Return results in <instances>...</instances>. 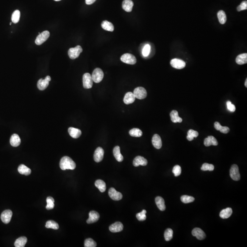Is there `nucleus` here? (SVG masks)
<instances>
[{"label": "nucleus", "mask_w": 247, "mask_h": 247, "mask_svg": "<svg viewBox=\"0 0 247 247\" xmlns=\"http://www.w3.org/2000/svg\"><path fill=\"white\" fill-rule=\"evenodd\" d=\"M60 167L62 170H74L76 167L75 162L69 157L65 156L61 158L60 162Z\"/></svg>", "instance_id": "f257e3e1"}, {"label": "nucleus", "mask_w": 247, "mask_h": 247, "mask_svg": "<svg viewBox=\"0 0 247 247\" xmlns=\"http://www.w3.org/2000/svg\"><path fill=\"white\" fill-rule=\"evenodd\" d=\"M82 52V48L81 46H77L75 48H71L69 49L68 54L71 59L74 60L79 57L80 54Z\"/></svg>", "instance_id": "f03ea898"}, {"label": "nucleus", "mask_w": 247, "mask_h": 247, "mask_svg": "<svg viewBox=\"0 0 247 247\" xmlns=\"http://www.w3.org/2000/svg\"><path fill=\"white\" fill-rule=\"evenodd\" d=\"M92 77L93 81L95 83H99L104 78V74L103 71L100 68H97L93 71Z\"/></svg>", "instance_id": "7ed1b4c3"}, {"label": "nucleus", "mask_w": 247, "mask_h": 247, "mask_svg": "<svg viewBox=\"0 0 247 247\" xmlns=\"http://www.w3.org/2000/svg\"><path fill=\"white\" fill-rule=\"evenodd\" d=\"M121 60L124 63L129 65H134L137 62V59L131 54L126 53L122 55Z\"/></svg>", "instance_id": "20e7f679"}, {"label": "nucleus", "mask_w": 247, "mask_h": 247, "mask_svg": "<svg viewBox=\"0 0 247 247\" xmlns=\"http://www.w3.org/2000/svg\"><path fill=\"white\" fill-rule=\"evenodd\" d=\"M83 87L86 89L92 88L93 85V80L92 76L89 73H86L83 75L82 77Z\"/></svg>", "instance_id": "39448f33"}, {"label": "nucleus", "mask_w": 247, "mask_h": 247, "mask_svg": "<svg viewBox=\"0 0 247 247\" xmlns=\"http://www.w3.org/2000/svg\"><path fill=\"white\" fill-rule=\"evenodd\" d=\"M50 36V33L48 31H45L41 34H39V35L37 37L35 42V44L38 46H40L43 44L49 38Z\"/></svg>", "instance_id": "423d86ee"}, {"label": "nucleus", "mask_w": 247, "mask_h": 247, "mask_svg": "<svg viewBox=\"0 0 247 247\" xmlns=\"http://www.w3.org/2000/svg\"><path fill=\"white\" fill-rule=\"evenodd\" d=\"M230 176L231 178L235 181H238L240 180V174L239 172V168L236 164H233L230 170Z\"/></svg>", "instance_id": "0eeeda50"}, {"label": "nucleus", "mask_w": 247, "mask_h": 247, "mask_svg": "<svg viewBox=\"0 0 247 247\" xmlns=\"http://www.w3.org/2000/svg\"><path fill=\"white\" fill-rule=\"evenodd\" d=\"M133 94L135 98L139 99H143L147 96L146 90L143 87H137L135 89Z\"/></svg>", "instance_id": "6e6552de"}, {"label": "nucleus", "mask_w": 247, "mask_h": 247, "mask_svg": "<svg viewBox=\"0 0 247 247\" xmlns=\"http://www.w3.org/2000/svg\"><path fill=\"white\" fill-rule=\"evenodd\" d=\"M51 81V76H47L45 79H40L38 81V83H37V87L39 90H45L49 84V82Z\"/></svg>", "instance_id": "1a4fd4ad"}, {"label": "nucleus", "mask_w": 247, "mask_h": 247, "mask_svg": "<svg viewBox=\"0 0 247 247\" xmlns=\"http://www.w3.org/2000/svg\"><path fill=\"white\" fill-rule=\"evenodd\" d=\"M170 64L172 67L177 69H182L185 68L186 63L185 61L178 59H173L170 62Z\"/></svg>", "instance_id": "9d476101"}, {"label": "nucleus", "mask_w": 247, "mask_h": 247, "mask_svg": "<svg viewBox=\"0 0 247 247\" xmlns=\"http://www.w3.org/2000/svg\"><path fill=\"white\" fill-rule=\"evenodd\" d=\"M109 195L110 197L114 201H120L123 197L121 193L117 191L114 188H111L109 190Z\"/></svg>", "instance_id": "9b49d317"}, {"label": "nucleus", "mask_w": 247, "mask_h": 247, "mask_svg": "<svg viewBox=\"0 0 247 247\" xmlns=\"http://www.w3.org/2000/svg\"><path fill=\"white\" fill-rule=\"evenodd\" d=\"M12 212L10 210H5L1 213V218L4 223H9L12 218Z\"/></svg>", "instance_id": "f8f14e48"}, {"label": "nucleus", "mask_w": 247, "mask_h": 247, "mask_svg": "<svg viewBox=\"0 0 247 247\" xmlns=\"http://www.w3.org/2000/svg\"><path fill=\"white\" fill-rule=\"evenodd\" d=\"M104 150L101 147H99L96 149L94 153V160L96 162H99L102 161L104 158Z\"/></svg>", "instance_id": "ddd939ff"}, {"label": "nucleus", "mask_w": 247, "mask_h": 247, "mask_svg": "<svg viewBox=\"0 0 247 247\" xmlns=\"http://www.w3.org/2000/svg\"><path fill=\"white\" fill-rule=\"evenodd\" d=\"M192 234L194 236L196 237L199 240H203L206 237V235L202 230L200 228H195L192 230Z\"/></svg>", "instance_id": "4468645a"}, {"label": "nucleus", "mask_w": 247, "mask_h": 247, "mask_svg": "<svg viewBox=\"0 0 247 247\" xmlns=\"http://www.w3.org/2000/svg\"><path fill=\"white\" fill-rule=\"evenodd\" d=\"M100 215L96 211H91L89 213V218L87 220L88 224L93 223L99 220Z\"/></svg>", "instance_id": "2eb2a0df"}, {"label": "nucleus", "mask_w": 247, "mask_h": 247, "mask_svg": "<svg viewBox=\"0 0 247 247\" xmlns=\"http://www.w3.org/2000/svg\"><path fill=\"white\" fill-rule=\"evenodd\" d=\"M124 226L121 222H116L110 226L109 229L112 232H118L122 231L123 229Z\"/></svg>", "instance_id": "dca6fc26"}, {"label": "nucleus", "mask_w": 247, "mask_h": 247, "mask_svg": "<svg viewBox=\"0 0 247 247\" xmlns=\"http://www.w3.org/2000/svg\"><path fill=\"white\" fill-rule=\"evenodd\" d=\"M133 164L135 167H138L140 165L146 166L147 164V160L143 157L139 156L135 157L134 159Z\"/></svg>", "instance_id": "f3484780"}, {"label": "nucleus", "mask_w": 247, "mask_h": 247, "mask_svg": "<svg viewBox=\"0 0 247 247\" xmlns=\"http://www.w3.org/2000/svg\"><path fill=\"white\" fill-rule=\"evenodd\" d=\"M152 143L155 148L159 149L162 146V142L160 136L158 135L155 134L152 138Z\"/></svg>", "instance_id": "a211bd4d"}, {"label": "nucleus", "mask_w": 247, "mask_h": 247, "mask_svg": "<svg viewBox=\"0 0 247 247\" xmlns=\"http://www.w3.org/2000/svg\"><path fill=\"white\" fill-rule=\"evenodd\" d=\"M10 142L11 146L13 147H17L20 145L21 139L19 135L16 134H14L11 136Z\"/></svg>", "instance_id": "6ab92c4d"}, {"label": "nucleus", "mask_w": 247, "mask_h": 247, "mask_svg": "<svg viewBox=\"0 0 247 247\" xmlns=\"http://www.w3.org/2000/svg\"><path fill=\"white\" fill-rule=\"evenodd\" d=\"M135 97L133 93L132 92H128L126 93L123 101L124 103L126 104H132L135 101Z\"/></svg>", "instance_id": "aec40b11"}, {"label": "nucleus", "mask_w": 247, "mask_h": 247, "mask_svg": "<svg viewBox=\"0 0 247 247\" xmlns=\"http://www.w3.org/2000/svg\"><path fill=\"white\" fill-rule=\"evenodd\" d=\"M133 6V2L132 0H124L123 1L122 8L126 12H132Z\"/></svg>", "instance_id": "412c9836"}, {"label": "nucleus", "mask_w": 247, "mask_h": 247, "mask_svg": "<svg viewBox=\"0 0 247 247\" xmlns=\"http://www.w3.org/2000/svg\"><path fill=\"white\" fill-rule=\"evenodd\" d=\"M68 132L71 137L75 139L78 138L82 135L80 129L73 127H70L68 129Z\"/></svg>", "instance_id": "4be33fe9"}, {"label": "nucleus", "mask_w": 247, "mask_h": 247, "mask_svg": "<svg viewBox=\"0 0 247 247\" xmlns=\"http://www.w3.org/2000/svg\"><path fill=\"white\" fill-rule=\"evenodd\" d=\"M204 143L205 146H209L211 145L217 146L218 145V140L213 137V136H209L204 140Z\"/></svg>", "instance_id": "5701e85b"}, {"label": "nucleus", "mask_w": 247, "mask_h": 247, "mask_svg": "<svg viewBox=\"0 0 247 247\" xmlns=\"http://www.w3.org/2000/svg\"><path fill=\"white\" fill-rule=\"evenodd\" d=\"M155 202L157 207L160 211H164L166 209V206L165 205V201L164 199L160 196H157L156 198Z\"/></svg>", "instance_id": "b1692460"}, {"label": "nucleus", "mask_w": 247, "mask_h": 247, "mask_svg": "<svg viewBox=\"0 0 247 247\" xmlns=\"http://www.w3.org/2000/svg\"><path fill=\"white\" fill-rule=\"evenodd\" d=\"M113 154L116 160L119 162H121L123 160V156L121 153V149L120 146H116L113 150Z\"/></svg>", "instance_id": "393cba45"}, {"label": "nucleus", "mask_w": 247, "mask_h": 247, "mask_svg": "<svg viewBox=\"0 0 247 247\" xmlns=\"http://www.w3.org/2000/svg\"><path fill=\"white\" fill-rule=\"evenodd\" d=\"M170 117L171 121L173 123H181L182 122V119L179 117L178 114V111L175 110H173L170 113Z\"/></svg>", "instance_id": "a878e982"}, {"label": "nucleus", "mask_w": 247, "mask_h": 247, "mask_svg": "<svg viewBox=\"0 0 247 247\" xmlns=\"http://www.w3.org/2000/svg\"><path fill=\"white\" fill-rule=\"evenodd\" d=\"M236 62L237 64L240 65L247 63V54H242L238 55L236 59Z\"/></svg>", "instance_id": "bb28decb"}, {"label": "nucleus", "mask_w": 247, "mask_h": 247, "mask_svg": "<svg viewBox=\"0 0 247 247\" xmlns=\"http://www.w3.org/2000/svg\"><path fill=\"white\" fill-rule=\"evenodd\" d=\"M18 171L20 174L23 175H29L31 173V170L24 164H21L18 168Z\"/></svg>", "instance_id": "cd10ccee"}, {"label": "nucleus", "mask_w": 247, "mask_h": 247, "mask_svg": "<svg viewBox=\"0 0 247 247\" xmlns=\"http://www.w3.org/2000/svg\"><path fill=\"white\" fill-rule=\"evenodd\" d=\"M232 210L231 208H227L222 210L220 213V217L222 219H227L232 214Z\"/></svg>", "instance_id": "c85d7f7f"}, {"label": "nucleus", "mask_w": 247, "mask_h": 247, "mask_svg": "<svg viewBox=\"0 0 247 247\" xmlns=\"http://www.w3.org/2000/svg\"><path fill=\"white\" fill-rule=\"evenodd\" d=\"M214 127L217 130L223 133L227 134L230 131V129L228 127L222 126L218 122H215Z\"/></svg>", "instance_id": "c756f323"}, {"label": "nucleus", "mask_w": 247, "mask_h": 247, "mask_svg": "<svg viewBox=\"0 0 247 247\" xmlns=\"http://www.w3.org/2000/svg\"><path fill=\"white\" fill-rule=\"evenodd\" d=\"M101 26L104 29L108 31L113 32L114 30V26L113 24L107 20H105L102 22Z\"/></svg>", "instance_id": "7c9ffc66"}, {"label": "nucleus", "mask_w": 247, "mask_h": 247, "mask_svg": "<svg viewBox=\"0 0 247 247\" xmlns=\"http://www.w3.org/2000/svg\"><path fill=\"white\" fill-rule=\"evenodd\" d=\"M27 242V237H21L16 240L14 245L16 247H24Z\"/></svg>", "instance_id": "2f4dec72"}, {"label": "nucleus", "mask_w": 247, "mask_h": 247, "mask_svg": "<svg viewBox=\"0 0 247 247\" xmlns=\"http://www.w3.org/2000/svg\"><path fill=\"white\" fill-rule=\"evenodd\" d=\"M96 187L99 189L101 192H104L106 190V185L105 183L103 180L101 179H98L96 180L95 183Z\"/></svg>", "instance_id": "473e14b6"}, {"label": "nucleus", "mask_w": 247, "mask_h": 247, "mask_svg": "<svg viewBox=\"0 0 247 247\" xmlns=\"http://www.w3.org/2000/svg\"><path fill=\"white\" fill-rule=\"evenodd\" d=\"M218 17L219 22L221 24H225L226 21V16L224 11L221 10L218 13Z\"/></svg>", "instance_id": "72a5a7b5"}, {"label": "nucleus", "mask_w": 247, "mask_h": 247, "mask_svg": "<svg viewBox=\"0 0 247 247\" xmlns=\"http://www.w3.org/2000/svg\"><path fill=\"white\" fill-rule=\"evenodd\" d=\"M129 134L132 137H140L143 135V132L139 129L133 128L129 131Z\"/></svg>", "instance_id": "f704fd0d"}, {"label": "nucleus", "mask_w": 247, "mask_h": 247, "mask_svg": "<svg viewBox=\"0 0 247 247\" xmlns=\"http://www.w3.org/2000/svg\"><path fill=\"white\" fill-rule=\"evenodd\" d=\"M46 227L47 228H52L54 230L58 229L59 226L58 224L54 221L49 220L46 223Z\"/></svg>", "instance_id": "c9c22d12"}, {"label": "nucleus", "mask_w": 247, "mask_h": 247, "mask_svg": "<svg viewBox=\"0 0 247 247\" xmlns=\"http://www.w3.org/2000/svg\"><path fill=\"white\" fill-rule=\"evenodd\" d=\"M199 135V133L193 129H190L187 133V139L189 141H191L194 138L197 137Z\"/></svg>", "instance_id": "e433bc0d"}, {"label": "nucleus", "mask_w": 247, "mask_h": 247, "mask_svg": "<svg viewBox=\"0 0 247 247\" xmlns=\"http://www.w3.org/2000/svg\"><path fill=\"white\" fill-rule=\"evenodd\" d=\"M20 17V12L17 10L13 12L12 16V21L14 24H17L19 22Z\"/></svg>", "instance_id": "4c0bfd02"}, {"label": "nucleus", "mask_w": 247, "mask_h": 247, "mask_svg": "<svg viewBox=\"0 0 247 247\" xmlns=\"http://www.w3.org/2000/svg\"><path fill=\"white\" fill-rule=\"evenodd\" d=\"M47 206L46 208L47 210H51L54 207V200L51 197H48L46 199Z\"/></svg>", "instance_id": "58836bf2"}, {"label": "nucleus", "mask_w": 247, "mask_h": 247, "mask_svg": "<svg viewBox=\"0 0 247 247\" xmlns=\"http://www.w3.org/2000/svg\"><path fill=\"white\" fill-rule=\"evenodd\" d=\"M164 235L166 241H169L173 238V231L170 228H168L165 231Z\"/></svg>", "instance_id": "ea45409f"}, {"label": "nucleus", "mask_w": 247, "mask_h": 247, "mask_svg": "<svg viewBox=\"0 0 247 247\" xmlns=\"http://www.w3.org/2000/svg\"><path fill=\"white\" fill-rule=\"evenodd\" d=\"M97 246V243L93 239L91 238H87L84 242V247H95Z\"/></svg>", "instance_id": "a19ab883"}, {"label": "nucleus", "mask_w": 247, "mask_h": 247, "mask_svg": "<svg viewBox=\"0 0 247 247\" xmlns=\"http://www.w3.org/2000/svg\"><path fill=\"white\" fill-rule=\"evenodd\" d=\"M181 201L184 203H189L194 201H195V198L193 197L190 196H183L181 197Z\"/></svg>", "instance_id": "79ce46f5"}, {"label": "nucleus", "mask_w": 247, "mask_h": 247, "mask_svg": "<svg viewBox=\"0 0 247 247\" xmlns=\"http://www.w3.org/2000/svg\"><path fill=\"white\" fill-rule=\"evenodd\" d=\"M201 169L202 171H212L214 169V166L212 164H209V163H205L203 164L201 168Z\"/></svg>", "instance_id": "37998d69"}, {"label": "nucleus", "mask_w": 247, "mask_h": 247, "mask_svg": "<svg viewBox=\"0 0 247 247\" xmlns=\"http://www.w3.org/2000/svg\"><path fill=\"white\" fill-rule=\"evenodd\" d=\"M146 211L145 210H143L142 212L137 214L136 215L137 219L140 221H143L145 220L146 218Z\"/></svg>", "instance_id": "c03bdc74"}, {"label": "nucleus", "mask_w": 247, "mask_h": 247, "mask_svg": "<svg viewBox=\"0 0 247 247\" xmlns=\"http://www.w3.org/2000/svg\"><path fill=\"white\" fill-rule=\"evenodd\" d=\"M173 173H174L175 177L179 176L181 174V168L179 165H175L173 169Z\"/></svg>", "instance_id": "a18cd8bd"}, {"label": "nucleus", "mask_w": 247, "mask_h": 247, "mask_svg": "<svg viewBox=\"0 0 247 247\" xmlns=\"http://www.w3.org/2000/svg\"><path fill=\"white\" fill-rule=\"evenodd\" d=\"M151 51V46L147 44L144 47L143 49V54L144 57H146L148 56L150 54Z\"/></svg>", "instance_id": "49530a36"}, {"label": "nucleus", "mask_w": 247, "mask_h": 247, "mask_svg": "<svg viewBox=\"0 0 247 247\" xmlns=\"http://www.w3.org/2000/svg\"><path fill=\"white\" fill-rule=\"evenodd\" d=\"M247 1H243L237 7V11L238 12L243 11V10H247Z\"/></svg>", "instance_id": "de8ad7c7"}, {"label": "nucleus", "mask_w": 247, "mask_h": 247, "mask_svg": "<svg viewBox=\"0 0 247 247\" xmlns=\"http://www.w3.org/2000/svg\"><path fill=\"white\" fill-rule=\"evenodd\" d=\"M226 106L228 110L232 112H234L236 110V107L234 105L232 104L231 101H228L226 102Z\"/></svg>", "instance_id": "09e8293b"}, {"label": "nucleus", "mask_w": 247, "mask_h": 247, "mask_svg": "<svg viewBox=\"0 0 247 247\" xmlns=\"http://www.w3.org/2000/svg\"><path fill=\"white\" fill-rule=\"evenodd\" d=\"M96 0H86V3L87 5H91L95 2Z\"/></svg>", "instance_id": "8fccbe9b"}, {"label": "nucleus", "mask_w": 247, "mask_h": 247, "mask_svg": "<svg viewBox=\"0 0 247 247\" xmlns=\"http://www.w3.org/2000/svg\"><path fill=\"white\" fill-rule=\"evenodd\" d=\"M245 86L246 87H247V79H246V81H245Z\"/></svg>", "instance_id": "3c124183"}, {"label": "nucleus", "mask_w": 247, "mask_h": 247, "mask_svg": "<svg viewBox=\"0 0 247 247\" xmlns=\"http://www.w3.org/2000/svg\"><path fill=\"white\" fill-rule=\"evenodd\" d=\"M54 1H61V0H54Z\"/></svg>", "instance_id": "603ef678"}]
</instances>
